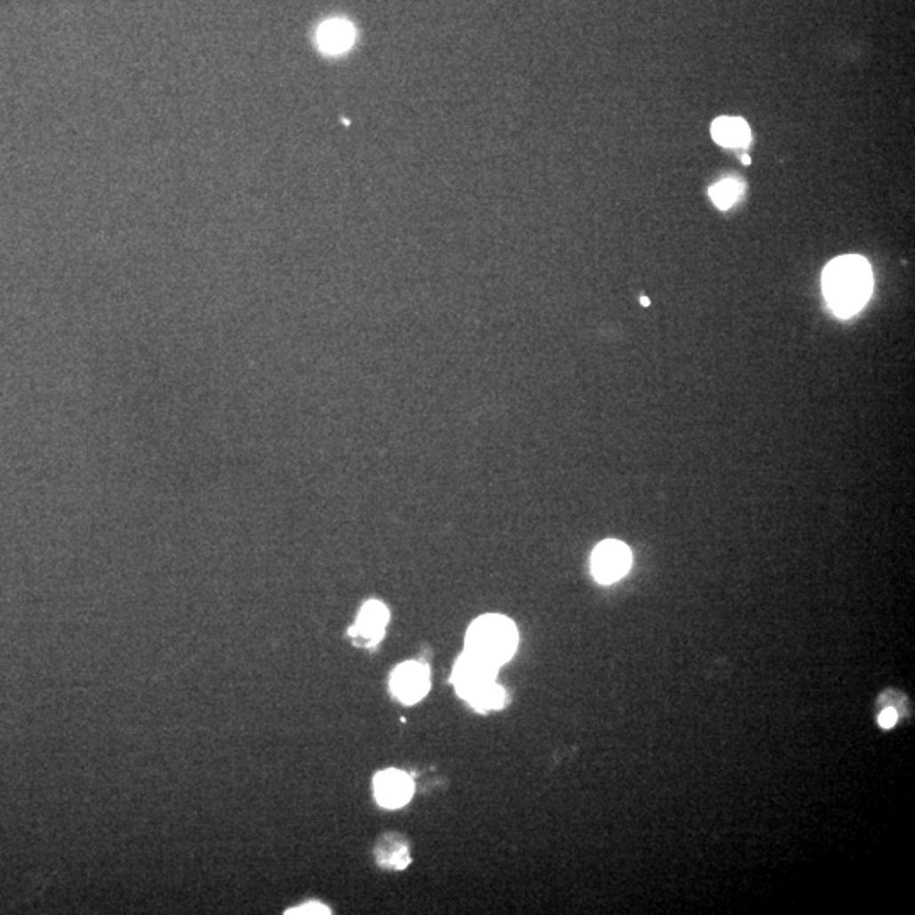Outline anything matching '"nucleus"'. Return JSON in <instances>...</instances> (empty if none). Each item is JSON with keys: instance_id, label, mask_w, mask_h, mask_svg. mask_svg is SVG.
Returning <instances> with one entry per match:
<instances>
[{"instance_id": "6e6552de", "label": "nucleus", "mask_w": 915, "mask_h": 915, "mask_svg": "<svg viewBox=\"0 0 915 915\" xmlns=\"http://www.w3.org/2000/svg\"><path fill=\"white\" fill-rule=\"evenodd\" d=\"M357 37L351 22L344 19L325 20L317 29V46L325 54H341L348 52Z\"/></svg>"}, {"instance_id": "7ed1b4c3", "label": "nucleus", "mask_w": 915, "mask_h": 915, "mask_svg": "<svg viewBox=\"0 0 915 915\" xmlns=\"http://www.w3.org/2000/svg\"><path fill=\"white\" fill-rule=\"evenodd\" d=\"M632 563L630 550L624 542L602 541L592 555V574L600 583H614L628 574Z\"/></svg>"}, {"instance_id": "ddd939ff", "label": "nucleus", "mask_w": 915, "mask_h": 915, "mask_svg": "<svg viewBox=\"0 0 915 915\" xmlns=\"http://www.w3.org/2000/svg\"><path fill=\"white\" fill-rule=\"evenodd\" d=\"M897 710H895V709H890V707H888V709H885V710L879 714V726H881L883 729H890V727H894V726L897 724Z\"/></svg>"}, {"instance_id": "f257e3e1", "label": "nucleus", "mask_w": 915, "mask_h": 915, "mask_svg": "<svg viewBox=\"0 0 915 915\" xmlns=\"http://www.w3.org/2000/svg\"><path fill=\"white\" fill-rule=\"evenodd\" d=\"M823 288L831 309L839 317H851L868 302L873 290L870 263L856 254L832 260L823 275Z\"/></svg>"}, {"instance_id": "0eeeda50", "label": "nucleus", "mask_w": 915, "mask_h": 915, "mask_svg": "<svg viewBox=\"0 0 915 915\" xmlns=\"http://www.w3.org/2000/svg\"><path fill=\"white\" fill-rule=\"evenodd\" d=\"M389 619V609L378 600H370L363 606L355 628L349 630V636L361 639L363 646H375L383 638Z\"/></svg>"}, {"instance_id": "20e7f679", "label": "nucleus", "mask_w": 915, "mask_h": 915, "mask_svg": "<svg viewBox=\"0 0 915 915\" xmlns=\"http://www.w3.org/2000/svg\"><path fill=\"white\" fill-rule=\"evenodd\" d=\"M499 666L486 663L484 660L465 651L454 664L451 680L462 699L467 700L471 694L480 690L486 683L495 682Z\"/></svg>"}, {"instance_id": "1a4fd4ad", "label": "nucleus", "mask_w": 915, "mask_h": 915, "mask_svg": "<svg viewBox=\"0 0 915 915\" xmlns=\"http://www.w3.org/2000/svg\"><path fill=\"white\" fill-rule=\"evenodd\" d=\"M712 138L726 148L746 146L751 140V131L741 117H718L712 124Z\"/></svg>"}, {"instance_id": "9d476101", "label": "nucleus", "mask_w": 915, "mask_h": 915, "mask_svg": "<svg viewBox=\"0 0 915 915\" xmlns=\"http://www.w3.org/2000/svg\"><path fill=\"white\" fill-rule=\"evenodd\" d=\"M467 702H470L480 712L497 710V709H502L503 703H505V692L497 682L486 683L480 690L471 694Z\"/></svg>"}, {"instance_id": "f03ea898", "label": "nucleus", "mask_w": 915, "mask_h": 915, "mask_svg": "<svg viewBox=\"0 0 915 915\" xmlns=\"http://www.w3.org/2000/svg\"><path fill=\"white\" fill-rule=\"evenodd\" d=\"M519 643L516 624L497 614L478 617L467 632V651L486 663L502 666L507 663Z\"/></svg>"}, {"instance_id": "423d86ee", "label": "nucleus", "mask_w": 915, "mask_h": 915, "mask_svg": "<svg viewBox=\"0 0 915 915\" xmlns=\"http://www.w3.org/2000/svg\"><path fill=\"white\" fill-rule=\"evenodd\" d=\"M413 795V782L407 773L385 770L375 776V797L381 807H404Z\"/></svg>"}, {"instance_id": "2eb2a0df", "label": "nucleus", "mask_w": 915, "mask_h": 915, "mask_svg": "<svg viewBox=\"0 0 915 915\" xmlns=\"http://www.w3.org/2000/svg\"><path fill=\"white\" fill-rule=\"evenodd\" d=\"M641 304L645 305V307H647V305L651 304V302H649V299H647V297H641Z\"/></svg>"}, {"instance_id": "9b49d317", "label": "nucleus", "mask_w": 915, "mask_h": 915, "mask_svg": "<svg viewBox=\"0 0 915 915\" xmlns=\"http://www.w3.org/2000/svg\"><path fill=\"white\" fill-rule=\"evenodd\" d=\"M709 194L718 209L726 211L742 194V183L739 180H722L709 190Z\"/></svg>"}, {"instance_id": "4468645a", "label": "nucleus", "mask_w": 915, "mask_h": 915, "mask_svg": "<svg viewBox=\"0 0 915 915\" xmlns=\"http://www.w3.org/2000/svg\"><path fill=\"white\" fill-rule=\"evenodd\" d=\"M742 163H744V165H750V163H751V158H750L748 155H744V157H742Z\"/></svg>"}, {"instance_id": "39448f33", "label": "nucleus", "mask_w": 915, "mask_h": 915, "mask_svg": "<svg viewBox=\"0 0 915 915\" xmlns=\"http://www.w3.org/2000/svg\"><path fill=\"white\" fill-rule=\"evenodd\" d=\"M390 686L395 697L413 705L424 699L431 688V673L426 664L409 662L395 668Z\"/></svg>"}, {"instance_id": "f8f14e48", "label": "nucleus", "mask_w": 915, "mask_h": 915, "mask_svg": "<svg viewBox=\"0 0 915 915\" xmlns=\"http://www.w3.org/2000/svg\"><path fill=\"white\" fill-rule=\"evenodd\" d=\"M287 914H331V911H327V907L319 902H310V903H304L293 911H287Z\"/></svg>"}]
</instances>
